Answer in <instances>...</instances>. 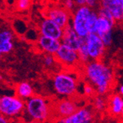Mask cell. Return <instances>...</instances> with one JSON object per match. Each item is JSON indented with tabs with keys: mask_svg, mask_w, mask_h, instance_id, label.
Wrapping results in <instances>:
<instances>
[{
	"mask_svg": "<svg viewBox=\"0 0 123 123\" xmlns=\"http://www.w3.org/2000/svg\"><path fill=\"white\" fill-rule=\"evenodd\" d=\"M83 66L85 78L88 83L94 86L96 94L101 96L107 95L114 86V69L101 60L89 61Z\"/></svg>",
	"mask_w": 123,
	"mask_h": 123,
	"instance_id": "6da1fadb",
	"label": "cell"
},
{
	"mask_svg": "<svg viewBox=\"0 0 123 123\" xmlns=\"http://www.w3.org/2000/svg\"><path fill=\"white\" fill-rule=\"evenodd\" d=\"M98 17L97 12L86 5L76 7L71 13L70 26L81 38L94 32V25Z\"/></svg>",
	"mask_w": 123,
	"mask_h": 123,
	"instance_id": "7a4b0ae2",
	"label": "cell"
},
{
	"mask_svg": "<svg viewBox=\"0 0 123 123\" xmlns=\"http://www.w3.org/2000/svg\"><path fill=\"white\" fill-rule=\"evenodd\" d=\"M25 103L23 114L29 119L27 121L48 122L52 119V103L47 98L33 94Z\"/></svg>",
	"mask_w": 123,
	"mask_h": 123,
	"instance_id": "3957f363",
	"label": "cell"
},
{
	"mask_svg": "<svg viewBox=\"0 0 123 123\" xmlns=\"http://www.w3.org/2000/svg\"><path fill=\"white\" fill-rule=\"evenodd\" d=\"M55 92L58 95L72 97L77 91V80L76 77L67 72H61L55 74L52 79Z\"/></svg>",
	"mask_w": 123,
	"mask_h": 123,
	"instance_id": "277c9868",
	"label": "cell"
},
{
	"mask_svg": "<svg viewBox=\"0 0 123 123\" xmlns=\"http://www.w3.org/2000/svg\"><path fill=\"white\" fill-rule=\"evenodd\" d=\"M25 100L16 95L0 96V114L9 119L19 117L25 110Z\"/></svg>",
	"mask_w": 123,
	"mask_h": 123,
	"instance_id": "5b68a950",
	"label": "cell"
},
{
	"mask_svg": "<svg viewBox=\"0 0 123 123\" xmlns=\"http://www.w3.org/2000/svg\"><path fill=\"white\" fill-rule=\"evenodd\" d=\"M85 45L90 61H99L103 58L106 47L97 34L89 33L85 38Z\"/></svg>",
	"mask_w": 123,
	"mask_h": 123,
	"instance_id": "8992f818",
	"label": "cell"
},
{
	"mask_svg": "<svg viewBox=\"0 0 123 123\" xmlns=\"http://www.w3.org/2000/svg\"><path fill=\"white\" fill-rule=\"evenodd\" d=\"M54 55L56 61L66 68L72 69L80 64L77 52L64 44H61Z\"/></svg>",
	"mask_w": 123,
	"mask_h": 123,
	"instance_id": "52a82bcc",
	"label": "cell"
},
{
	"mask_svg": "<svg viewBox=\"0 0 123 123\" xmlns=\"http://www.w3.org/2000/svg\"><path fill=\"white\" fill-rule=\"evenodd\" d=\"M80 106L77 102L70 97L61 99L58 101L55 102L54 105L52 104V119L69 117Z\"/></svg>",
	"mask_w": 123,
	"mask_h": 123,
	"instance_id": "ba28073f",
	"label": "cell"
},
{
	"mask_svg": "<svg viewBox=\"0 0 123 123\" xmlns=\"http://www.w3.org/2000/svg\"><path fill=\"white\" fill-rule=\"evenodd\" d=\"M71 12L60 5H53L47 8L45 17L55 21L63 29L69 25L71 20Z\"/></svg>",
	"mask_w": 123,
	"mask_h": 123,
	"instance_id": "9c48e42d",
	"label": "cell"
},
{
	"mask_svg": "<svg viewBox=\"0 0 123 123\" xmlns=\"http://www.w3.org/2000/svg\"><path fill=\"white\" fill-rule=\"evenodd\" d=\"M63 29L58 25L55 21L47 17L41 19L38 24V31L40 36L61 40Z\"/></svg>",
	"mask_w": 123,
	"mask_h": 123,
	"instance_id": "30bf717a",
	"label": "cell"
},
{
	"mask_svg": "<svg viewBox=\"0 0 123 123\" xmlns=\"http://www.w3.org/2000/svg\"><path fill=\"white\" fill-rule=\"evenodd\" d=\"M95 117V111L91 106L79 107L74 112L64 117L65 123H92Z\"/></svg>",
	"mask_w": 123,
	"mask_h": 123,
	"instance_id": "8fae6325",
	"label": "cell"
},
{
	"mask_svg": "<svg viewBox=\"0 0 123 123\" xmlns=\"http://www.w3.org/2000/svg\"><path fill=\"white\" fill-rule=\"evenodd\" d=\"M60 41L62 44L77 51L84 43L85 38L78 36L69 25L63 28V35Z\"/></svg>",
	"mask_w": 123,
	"mask_h": 123,
	"instance_id": "7c38bea8",
	"label": "cell"
},
{
	"mask_svg": "<svg viewBox=\"0 0 123 123\" xmlns=\"http://www.w3.org/2000/svg\"><path fill=\"white\" fill-rule=\"evenodd\" d=\"M100 7L107 9L116 22L123 19V0H99Z\"/></svg>",
	"mask_w": 123,
	"mask_h": 123,
	"instance_id": "4fadbf2b",
	"label": "cell"
},
{
	"mask_svg": "<svg viewBox=\"0 0 123 123\" xmlns=\"http://www.w3.org/2000/svg\"><path fill=\"white\" fill-rule=\"evenodd\" d=\"M37 48L44 54L55 55L61 44L60 40L40 36L37 39Z\"/></svg>",
	"mask_w": 123,
	"mask_h": 123,
	"instance_id": "5bb4252c",
	"label": "cell"
},
{
	"mask_svg": "<svg viewBox=\"0 0 123 123\" xmlns=\"http://www.w3.org/2000/svg\"><path fill=\"white\" fill-rule=\"evenodd\" d=\"M13 34L10 30H4L0 31V52L2 55L9 54L13 49Z\"/></svg>",
	"mask_w": 123,
	"mask_h": 123,
	"instance_id": "9a60e30c",
	"label": "cell"
},
{
	"mask_svg": "<svg viewBox=\"0 0 123 123\" xmlns=\"http://www.w3.org/2000/svg\"><path fill=\"white\" fill-rule=\"evenodd\" d=\"M116 23L117 22L114 20L98 16L94 25V33L99 36L105 33L112 32Z\"/></svg>",
	"mask_w": 123,
	"mask_h": 123,
	"instance_id": "2e32d148",
	"label": "cell"
},
{
	"mask_svg": "<svg viewBox=\"0 0 123 123\" xmlns=\"http://www.w3.org/2000/svg\"><path fill=\"white\" fill-rule=\"evenodd\" d=\"M108 108L110 113L115 116L119 117L123 113V99L119 94H111L108 101Z\"/></svg>",
	"mask_w": 123,
	"mask_h": 123,
	"instance_id": "e0dca14e",
	"label": "cell"
},
{
	"mask_svg": "<svg viewBox=\"0 0 123 123\" xmlns=\"http://www.w3.org/2000/svg\"><path fill=\"white\" fill-rule=\"evenodd\" d=\"M15 93L17 97L25 101L34 94V89L30 83L27 81H23L18 83L16 86Z\"/></svg>",
	"mask_w": 123,
	"mask_h": 123,
	"instance_id": "ac0fdd59",
	"label": "cell"
},
{
	"mask_svg": "<svg viewBox=\"0 0 123 123\" xmlns=\"http://www.w3.org/2000/svg\"><path fill=\"white\" fill-rule=\"evenodd\" d=\"M108 108V99L105 96L98 95L93 97V109L94 111L102 113Z\"/></svg>",
	"mask_w": 123,
	"mask_h": 123,
	"instance_id": "d6986e66",
	"label": "cell"
},
{
	"mask_svg": "<svg viewBox=\"0 0 123 123\" xmlns=\"http://www.w3.org/2000/svg\"><path fill=\"white\" fill-rule=\"evenodd\" d=\"M77 52L78 54V58H79L80 63L83 65V64L88 63L89 61H90L89 57H88V52H87L86 45H85V41H84V43L79 47V49L77 50Z\"/></svg>",
	"mask_w": 123,
	"mask_h": 123,
	"instance_id": "ffe728a7",
	"label": "cell"
},
{
	"mask_svg": "<svg viewBox=\"0 0 123 123\" xmlns=\"http://www.w3.org/2000/svg\"><path fill=\"white\" fill-rule=\"evenodd\" d=\"M83 94L87 97H93L96 94L94 86L88 83H86L83 85Z\"/></svg>",
	"mask_w": 123,
	"mask_h": 123,
	"instance_id": "44dd1931",
	"label": "cell"
},
{
	"mask_svg": "<svg viewBox=\"0 0 123 123\" xmlns=\"http://www.w3.org/2000/svg\"><path fill=\"white\" fill-rule=\"evenodd\" d=\"M32 4V0H17L16 1V8L18 10H27L30 8Z\"/></svg>",
	"mask_w": 123,
	"mask_h": 123,
	"instance_id": "7402d4cb",
	"label": "cell"
},
{
	"mask_svg": "<svg viewBox=\"0 0 123 123\" xmlns=\"http://www.w3.org/2000/svg\"><path fill=\"white\" fill-rule=\"evenodd\" d=\"M43 65L47 67H51L53 66L55 63H57L56 60H55V55H50V54H45L43 58Z\"/></svg>",
	"mask_w": 123,
	"mask_h": 123,
	"instance_id": "603a6c76",
	"label": "cell"
},
{
	"mask_svg": "<svg viewBox=\"0 0 123 123\" xmlns=\"http://www.w3.org/2000/svg\"><path fill=\"white\" fill-rule=\"evenodd\" d=\"M99 37H100V38H101L102 41L103 42L104 45L106 47H110L111 44H112V42H113V33H112V32L105 33V34L99 36Z\"/></svg>",
	"mask_w": 123,
	"mask_h": 123,
	"instance_id": "cb8c5ba5",
	"label": "cell"
},
{
	"mask_svg": "<svg viewBox=\"0 0 123 123\" xmlns=\"http://www.w3.org/2000/svg\"><path fill=\"white\" fill-rule=\"evenodd\" d=\"M62 2H63V7L67 10L70 11L71 13L77 7L74 2V0H63Z\"/></svg>",
	"mask_w": 123,
	"mask_h": 123,
	"instance_id": "d4e9b609",
	"label": "cell"
},
{
	"mask_svg": "<svg viewBox=\"0 0 123 123\" xmlns=\"http://www.w3.org/2000/svg\"><path fill=\"white\" fill-rule=\"evenodd\" d=\"M99 0H85V5L89 7L94 9L99 4Z\"/></svg>",
	"mask_w": 123,
	"mask_h": 123,
	"instance_id": "484cf974",
	"label": "cell"
},
{
	"mask_svg": "<svg viewBox=\"0 0 123 123\" xmlns=\"http://www.w3.org/2000/svg\"><path fill=\"white\" fill-rule=\"evenodd\" d=\"M0 123H10V119L0 114Z\"/></svg>",
	"mask_w": 123,
	"mask_h": 123,
	"instance_id": "4316f807",
	"label": "cell"
},
{
	"mask_svg": "<svg viewBox=\"0 0 123 123\" xmlns=\"http://www.w3.org/2000/svg\"><path fill=\"white\" fill-rule=\"evenodd\" d=\"M74 2L77 7H80L86 5H85V0H74Z\"/></svg>",
	"mask_w": 123,
	"mask_h": 123,
	"instance_id": "83f0119b",
	"label": "cell"
},
{
	"mask_svg": "<svg viewBox=\"0 0 123 123\" xmlns=\"http://www.w3.org/2000/svg\"><path fill=\"white\" fill-rule=\"evenodd\" d=\"M118 94H119L122 96L123 94V86H122V84H120L119 86V88H118Z\"/></svg>",
	"mask_w": 123,
	"mask_h": 123,
	"instance_id": "f1b7e54d",
	"label": "cell"
},
{
	"mask_svg": "<svg viewBox=\"0 0 123 123\" xmlns=\"http://www.w3.org/2000/svg\"><path fill=\"white\" fill-rule=\"evenodd\" d=\"M25 123H47V122H38V121H27Z\"/></svg>",
	"mask_w": 123,
	"mask_h": 123,
	"instance_id": "f546056e",
	"label": "cell"
},
{
	"mask_svg": "<svg viewBox=\"0 0 123 123\" xmlns=\"http://www.w3.org/2000/svg\"><path fill=\"white\" fill-rule=\"evenodd\" d=\"M55 2H62L63 0H55Z\"/></svg>",
	"mask_w": 123,
	"mask_h": 123,
	"instance_id": "4dcf8cb0",
	"label": "cell"
},
{
	"mask_svg": "<svg viewBox=\"0 0 123 123\" xmlns=\"http://www.w3.org/2000/svg\"><path fill=\"white\" fill-rule=\"evenodd\" d=\"M2 80H3V77H2V74H0V81Z\"/></svg>",
	"mask_w": 123,
	"mask_h": 123,
	"instance_id": "1f68e13d",
	"label": "cell"
},
{
	"mask_svg": "<svg viewBox=\"0 0 123 123\" xmlns=\"http://www.w3.org/2000/svg\"><path fill=\"white\" fill-rule=\"evenodd\" d=\"M2 54L1 52H0V60L2 59Z\"/></svg>",
	"mask_w": 123,
	"mask_h": 123,
	"instance_id": "d6a6232c",
	"label": "cell"
},
{
	"mask_svg": "<svg viewBox=\"0 0 123 123\" xmlns=\"http://www.w3.org/2000/svg\"><path fill=\"white\" fill-rule=\"evenodd\" d=\"M92 123H94V122H92Z\"/></svg>",
	"mask_w": 123,
	"mask_h": 123,
	"instance_id": "836d02e7",
	"label": "cell"
}]
</instances>
